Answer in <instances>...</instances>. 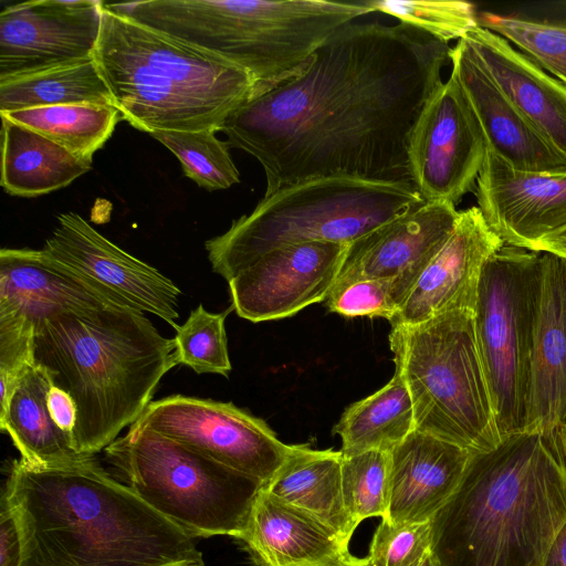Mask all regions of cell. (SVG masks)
Returning <instances> with one entry per match:
<instances>
[{"label": "cell", "mask_w": 566, "mask_h": 566, "mask_svg": "<svg viewBox=\"0 0 566 566\" xmlns=\"http://www.w3.org/2000/svg\"><path fill=\"white\" fill-rule=\"evenodd\" d=\"M423 201L410 182L311 179L264 196L205 249L212 271L230 281L274 249L315 241L349 244Z\"/></svg>", "instance_id": "7"}, {"label": "cell", "mask_w": 566, "mask_h": 566, "mask_svg": "<svg viewBox=\"0 0 566 566\" xmlns=\"http://www.w3.org/2000/svg\"><path fill=\"white\" fill-rule=\"evenodd\" d=\"M432 548V521L394 524L381 520L366 557L371 566H417Z\"/></svg>", "instance_id": "36"}, {"label": "cell", "mask_w": 566, "mask_h": 566, "mask_svg": "<svg viewBox=\"0 0 566 566\" xmlns=\"http://www.w3.org/2000/svg\"><path fill=\"white\" fill-rule=\"evenodd\" d=\"M450 62V75L460 85L489 150L521 171L566 174V157L510 102L463 38L451 49Z\"/></svg>", "instance_id": "19"}, {"label": "cell", "mask_w": 566, "mask_h": 566, "mask_svg": "<svg viewBox=\"0 0 566 566\" xmlns=\"http://www.w3.org/2000/svg\"><path fill=\"white\" fill-rule=\"evenodd\" d=\"M134 424L269 483L294 452L260 418L232 402L174 395L151 400Z\"/></svg>", "instance_id": "11"}, {"label": "cell", "mask_w": 566, "mask_h": 566, "mask_svg": "<svg viewBox=\"0 0 566 566\" xmlns=\"http://www.w3.org/2000/svg\"><path fill=\"white\" fill-rule=\"evenodd\" d=\"M458 217L450 202L423 201L373 229L347 245L332 290L360 280H387L400 308Z\"/></svg>", "instance_id": "15"}, {"label": "cell", "mask_w": 566, "mask_h": 566, "mask_svg": "<svg viewBox=\"0 0 566 566\" xmlns=\"http://www.w3.org/2000/svg\"><path fill=\"white\" fill-rule=\"evenodd\" d=\"M22 544L15 517L6 500L1 496L0 509V566H20Z\"/></svg>", "instance_id": "39"}, {"label": "cell", "mask_w": 566, "mask_h": 566, "mask_svg": "<svg viewBox=\"0 0 566 566\" xmlns=\"http://www.w3.org/2000/svg\"><path fill=\"white\" fill-rule=\"evenodd\" d=\"M43 250L115 303L154 314L177 328L179 287L157 269L112 243L80 214H59Z\"/></svg>", "instance_id": "13"}, {"label": "cell", "mask_w": 566, "mask_h": 566, "mask_svg": "<svg viewBox=\"0 0 566 566\" xmlns=\"http://www.w3.org/2000/svg\"><path fill=\"white\" fill-rule=\"evenodd\" d=\"M541 255L504 243L486 262L479 284L475 336L502 439L525 430Z\"/></svg>", "instance_id": "10"}, {"label": "cell", "mask_w": 566, "mask_h": 566, "mask_svg": "<svg viewBox=\"0 0 566 566\" xmlns=\"http://www.w3.org/2000/svg\"><path fill=\"white\" fill-rule=\"evenodd\" d=\"M104 1L35 0L0 13V80L93 59Z\"/></svg>", "instance_id": "14"}, {"label": "cell", "mask_w": 566, "mask_h": 566, "mask_svg": "<svg viewBox=\"0 0 566 566\" xmlns=\"http://www.w3.org/2000/svg\"><path fill=\"white\" fill-rule=\"evenodd\" d=\"M560 440H562V447H563L564 458H565V462H566V426L563 429H560Z\"/></svg>", "instance_id": "45"}, {"label": "cell", "mask_w": 566, "mask_h": 566, "mask_svg": "<svg viewBox=\"0 0 566 566\" xmlns=\"http://www.w3.org/2000/svg\"><path fill=\"white\" fill-rule=\"evenodd\" d=\"M34 324V359L75 401L74 449L95 455L151 401L175 367L174 338L120 305L57 310Z\"/></svg>", "instance_id": "4"}, {"label": "cell", "mask_w": 566, "mask_h": 566, "mask_svg": "<svg viewBox=\"0 0 566 566\" xmlns=\"http://www.w3.org/2000/svg\"><path fill=\"white\" fill-rule=\"evenodd\" d=\"M180 161L185 175L209 191L227 189L240 182V174L229 153V144L213 130L149 134Z\"/></svg>", "instance_id": "31"}, {"label": "cell", "mask_w": 566, "mask_h": 566, "mask_svg": "<svg viewBox=\"0 0 566 566\" xmlns=\"http://www.w3.org/2000/svg\"><path fill=\"white\" fill-rule=\"evenodd\" d=\"M565 522L560 430L521 431L472 453L432 518L431 551L443 566H543Z\"/></svg>", "instance_id": "3"}, {"label": "cell", "mask_w": 566, "mask_h": 566, "mask_svg": "<svg viewBox=\"0 0 566 566\" xmlns=\"http://www.w3.org/2000/svg\"><path fill=\"white\" fill-rule=\"evenodd\" d=\"M348 244L306 242L274 249L233 276L232 308L250 322L284 318L324 302Z\"/></svg>", "instance_id": "16"}, {"label": "cell", "mask_w": 566, "mask_h": 566, "mask_svg": "<svg viewBox=\"0 0 566 566\" xmlns=\"http://www.w3.org/2000/svg\"><path fill=\"white\" fill-rule=\"evenodd\" d=\"M94 59L122 118L148 134L221 132L253 95L243 69L105 8Z\"/></svg>", "instance_id": "5"}, {"label": "cell", "mask_w": 566, "mask_h": 566, "mask_svg": "<svg viewBox=\"0 0 566 566\" xmlns=\"http://www.w3.org/2000/svg\"><path fill=\"white\" fill-rule=\"evenodd\" d=\"M342 457L340 451L296 446L263 489L316 516L349 543L356 527L344 505Z\"/></svg>", "instance_id": "27"}, {"label": "cell", "mask_w": 566, "mask_h": 566, "mask_svg": "<svg viewBox=\"0 0 566 566\" xmlns=\"http://www.w3.org/2000/svg\"><path fill=\"white\" fill-rule=\"evenodd\" d=\"M0 114L88 163L123 119L115 106L96 104L54 105Z\"/></svg>", "instance_id": "30"}, {"label": "cell", "mask_w": 566, "mask_h": 566, "mask_svg": "<svg viewBox=\"0 0 566 566\" xmlns=\"http://www.w3.org/2000/svg\"><path fill=\"white\" fill-rule=\"evenodd\" d=\"M339 566H371L367 558H357L352 554Z\"/></svg>", "instance_id": "43"}, {"label": "cell", "mask_w": 566, "mask_h": 566, "mask_svg": "<svg viewBox=\"0 0 566 566\" xmlns=\"http://www.w3.org/2000/svg\"><path fill=\"white\" fill-rule=\"evenodd\" d=\"M471 455L457 444L412 431L389 452L384 520L394 524L432 521L460 486Z\"/></svg>", "instance_id": "21"}, {"label": "cell", "mask_w": 566, "mask_h": 566, "mask_svg": "<svg viewBox=\"0 0 566 566\" xmlns=\"http://www.w3.org/2000/svg\"><path fill=\"white\" fill-rule=\"evenodd\" d=\"M543 566H566V522L555 535Z\"/></svg>", "instance_id": "41"}, {"label": "cell", "mask_w": 566, "mask_h": 566, "mask_svg": "<svg viewBox=\"0 0 566 566\" xmlns=\"http://www.w3.org/2000/svg\"><path fill=\"white\" fill-rule=\"evenodd\" d=\"M503 244L478 206L459 211L452 233L390 321L391 327L457 310L474 312L483 269Z\"/></svg>", "instance_id": "18"}, {"label": "cell", "mask_w": 566, "mask_h": 566, "mask_svg": "<svg viewBox=\"0 0 566 566\" xmlns=\"http://www.w3.org/2000/svg\"><path fill=\"white\" fill-rule=\"evenodd\" d=\"M104 451L124 484L193 539L214 535L241 539L265 485L134 423Z\"/></svg>", "instance_id": "9"}, {"label": "cell", "mask_w": 566, "mask_h": 566, "mask_svg": "<svg viewBox=\"0 0 566 566\" xmlns=\"http://www.w3.org/2000/svg\"><path fill=\"white\" fill-rule=\"evenodd\" d=\"M88 305L119 304L43 249L0 250V315L23 314L35 323L57 310Z\"/></svg>", "instance_id": "24"}, {"label": "cell", "mask_w": 566, "mask_h": 566, "mask_svg": "<svg viewBox=\"0 0 566 566\" xmlns=\"http://www.w3.org/2000/svg\"><path fill=\"white\" fill-rule=\"evenodd\" d=\"M368 13L364 0H155L147 24L243 69L252 99L300 76L323 43Z\"/></svg>", "instance_id": "6"}, {"label": "cell", "mask_w": 566, "mask_h": 566, "mask_svg": "<svg viewBox=\"0 0 566 566\" xmlns=\"http://www.w3.org/2000/svg\"><path fill=\"white\" fill-rule=\"evenodd\" d=\"M478 23L517 46L542 69L566 84V23L481 12Z\"/></svg>", "instance_id": "32"}, {"label": "cell", "mask_w": 566, "mask_h": 566, "mask_svg": "<svg viewBox=\"0 0 566 566\" xmlns=\"http://www.w3.org/2000/svg\"><path fill=\"white\" fill-rule=\"evenodd\" d=\"M34 363L33 322L23 314L0 315V415Z\"/></svg>", "instance_id": "37"}, {"label": "cell", "mask_w": 566, "mask_h": 566, "mask_svg": "<svg viewBox=\"0 0 566 566\" xmlns=\"http://www.w3.org/2000/svg\"><path fill=\"white\" fill-rule=\"evenodd\" d=\"M2 495L19 526L20 566H206L193 538L95 455L52 468L14 460Z\"/></svg>", "instance_id": "2"}, {"label": "cell", "mask_w": 566, "mask_h": 566, "mask_svg": "<svg viewBox=\"0 0 566 566\" xmlns=\"http://www.w3.org/2000/svg\"><path fill=\"white\" fill-rule=\"evenodd\" d=\"M65 104L114 106L94 57L0 80V113Z\"/></svg>", "instance_id": "29"}, {"label": "cell", "mask_w": 566, "mask_h": 566, "mask_svg": "<svg viewBox=\"0 0 566 566\" xmlns=\"http://www.w3.org/2000/svg\"><path fill=\"white\" fill-rule=\"evenodd\" d=\"M388 465L389 452L367 451L342 457L343 500L355 527L369 517L386 518Z\"/></svg>", "instance_id": "34"}, {"label": "cell", "mask_w": 566, "mask_h": 566, "mask_svg": "<svg viewBox=\"0 0 566 566\" xmlns=\"http://www.w3.org/2000/svg\"><path fill=\"white\" fill-rule=\"evenodd\" d=\"M227 312L211 313L201 304L192 310L176 328L174 356L197 374H219L228 377L232 369L224 321Z\"/></svg>", "instance_id": "33"}, {"label": "cell", "mask_w": 566, "mask_h": 566, "mask_svg": "<svg viewBox=\"0 0 566 566\" xmlns=\"http://www.w3.org/2000/svg\"><path fill=\"white\" fill-rule=\"evenodd\" d=\"M389 344L411 397L417 431L471 453L491 450L502 441L478 347L474 312L457 310L394 326Z\"/></svg>", "instance_id": "8"}, {"label": "cell", "mask_w": 566, "mask_h": 566, "mask_svg": "<svg viewBox=\"0 0 566 566\" xmlns=\"http://www.w3.org/2000/svg\"><path fill=\"white\" fill-rule=\"evenodd\" d=\"M370 12L391 15L449 43L476 27L475 7L465 1L364 0Z\"/></svg>", "instance_id": "35"}, {"label": "cell", "mask_w": 566, "mask_h": 566, "mask_svg": "<svg viewBox=\"0 0 566 566\" xmlns=\"http://www.w3.org/2000/svg\"><path fill=\"white\" fill-rule=\"evenodd\" d=\"M329 312L345 317H384L389 322L399 311L390 281L367 279L329 292L323 302Z\"/></svg>", "instance_id": "38"}, {"label": "cell", "mask_w": 566, "mask_h": 566, "mask_svg": "<svg viewBox=\"0 0 566 566\" xmlns=\"http://www.w3.org/2000/svg\"><path fill=\"white\" fill-rule=\"evenodd\" d=\"M417 566H443L432 551Z\"/></svg>", "instance_id": "44"}, {"label": "cell", "mask_w": 566, "mask_h": 566, "mask_svg": "<svg viewBox=\"0 0 566 566\" xmlns=\"http://www.w3.org/2000/svg\"><path fill=\"white\" fill-rule=\"evenodd\" d=\"M451 49L406 23L352 22L304 73L249 99L221 132L260 163L264 196L329 176L412 184L411 134Z\"/></svg>", "instance_id": "1"}, {"label": "cell", "mask_w": 566, "mask_h": 566, "mask_svg": "<svg viewBox=\"0 0 566 566\" xmlns=\"http://www.w3.org/2000/svg\"><path fill=\"white\" fill-rule=\"evenodd\" d=\"M48 409L54 423L72 439L77 419V408L73 398L65 390L52 385L48 394Z\"/></svg>", "instance_id": "40"}, {"label": "cell", "mask_w": 566, "mask_h": 566, "mask_svg": "<svg viewBox=\"0 0 566 566\" xmlns=\"http://www.w3.org/2000/svg\"><path fill=\"white\" fill-rule=\"evenodd\" d=\"M534 251L549 252L566 259V229L542 240Z\"/></svg>", "instance_id": "42"}, {"label": "cell", "mask_w": 566, "mask_h": 566, "mask_svg": "<svg viewBox=\"0 0 566 566\" xmlns=\"http://www.w3.org/2000/svg\"><path fill=\"white\" fill-rule=\"evenodd\" d=\"M1 115V114H0ZM1 178L4 191L39 197L69 186L92 168L43 135L1 115Z\"/></svg>", "instance_id": "25"}, {"label": "cell", "mask_w": 566, "mask_h": 566, "mask_svg": "<svg viewBox=\"0 0 566 566\" xmlns=\"http://www.w3.org/2000/svg\"><path fill=\"white\" fill-rule=\"evenodd\" d=\"M53 385L49 371L34 363L0 415V429L7 432L21 459L34 467L69 465L93 455L77 452L71 437L52 420L48 394Z\"/></svg>", "instance_id": "26"}, {"label": "cell", "mask_w": 566, "mask_h": 566, "mask_svg": "<svg viewBox=\"0 0 566 566\" xmlns=\"http://www.w3.org/2000/svg\"><path fill=\"white\" fill-rule=\"evenodd\" d=\"M541 253L524 431L555 432L566 426V259Z\"/></svg>", "instance_id": "20"}, {"label": "cell", "mask_w": 566, "mask_h": 566, "mask_svg": "<svg viewBox=\"0 0 566 566\" xmlns=\"http://www.w3.org/2000/svg\"><path fill=\"white\" fill-rule=\"evenodd\" d=\"M486 151L479 123L450 75L426 102L411 134V182L424 201L457 206L473 189Z\"/></svg>", "instance_id": "12"}, {"label": "cell", "mask_w": 566, "mask_h": 566, "mask_svg": "<svg viewBox=\"0 0 566 566\" xmlns=\"http://www.w3.org/2000/svg\"><path fill=\"white\" fill-rule=\"evenodd\" d=\"M415 430L411 397L397 369L384 387L350 405L333 428L342 439L343 455L390 452Z\"/></svg>", "instance_id": "28"}, {"label": "cell", "mask_w": 566, "mask_h": 566, "mask_svg": "<svg viewBox=\"0 0 566 566\" xmlns=\"http://www.w3.org/2000/svg\"><path fill=\"white\" fill-rule=\"evenodd\" d=\"M240 541L260 566H339L350 555L332 527L264 489Z\"/></svg>", "instance_id": "23"}, {"label": "cell", "mask_w": 566, "mask_h": 566, "mask_svg": "<svg viewBox=\"0 0 566 566\" xmlns=\"http://www.w3.org/2000/svg\"><path fill=\"white\" fill-rule=\"evenodd\" d=\"M463 39L510 102L566 157V84L484 27L478 24Z\"/></svg>", "instance_id": "22"}, {"label": "cell", "mask_w": 566, "mask_h": 566, "mask_svg": "<svg viewBox=\"0 0 566 566\" xmlns=\"http://www.w3.org/2000/svg\"><path fill=\"white\" fill-rule=\"evenodd\" d=\"M475 184L478 207L505 244L534 251L566 229V174L521 171L488 149Z\"/></svg>", "instance_id": "17"}]
</instances>
